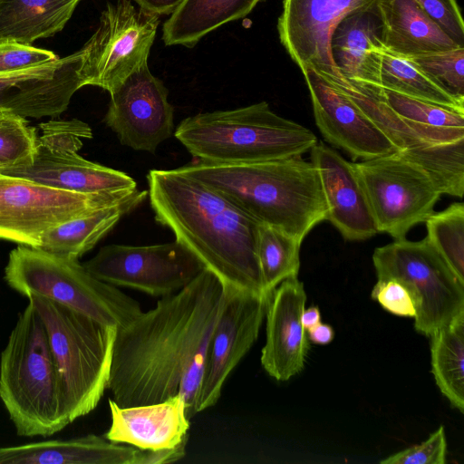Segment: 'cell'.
<instances>
[{"mask_svg": "<svg viewBox=\"0 0 464 464\" xmlns=\"http://www.w3.org/2000/svg\"><path fill=\"white\" fill-rule=\"evenodd\" d=\"M227 290L204 269L179 292L161 297L116 331L108 388L121 407L179 394L189 366H205L213 329Z\"/></svg>", "mask_w": 464, "mask_h": 464, "instance_id": "6da1fadb", "label": "cell"}, {"mask_svg": "<svg viewBox=\"0 0 464 464\" xmlns=\"http://www.w3.org/2000/svg\"><path fill=\"white\" fill-rule=\"evenodd\" d=\"M149 198L156 222L169 228L229 290L267 294L257 258L260 223L220 193L174 169H151Z\"/></svg>", "mask_w": 464, "mask_h": 464, "instance_id": "7a4b0ae2", "label": "cell"}, {"mask_svg": "<svg viewBox=\"0 0 464 464\" xmlns=\"http://www.w3.org/2000/svg\"><path fill=\"white\" fill-rule=\"evenodd\" d=\"M248 213L300 242L326 220L327 207L316 169L302 155L253 163L197 160L176 169Z\"/></svg>", "mask_w": 464, "mask_h": 464, "instance_id": "3957f363", "label": "cell"}, {"mask_svg": "<svg viewBox=\"0 0 464 464\" xmlns=\"http://www.w3.org/2000/svg\"><path fill=\"white\" fill-rule=\"evenodd\" d=\"M174 135L197 160L214 163H253L303 155L318 141L313 131L277 115L266 102L187 117Z\"/></svg>", "mask_w": 464, "mask_h": 464, "instance_id": "277c9868", "label": "cell"}, {"mask_svg": "<svg viewBox=\"0 0 464 464\" xmlns=\"http://www.w3.org/2000/svg\"><path fill=\"white\" fill-rule=\"evenodd\" d=\"M0 398L20 436L48 437L70 423L47 333L30 302L1 353Z\"/></svg>", "mask_w": 464, "mask_h": 464, "instance_id": "5b68a950", "label": "cell"}, {"mask_svg": "<svg viewBox=\"0 0 464 464\" xmlns=\"http://www.w3.org/2000/svg\"><path fill=\"white\" fill-rule=\"evenodd\" d=\"M27 298L44 324L71 423L92 411L108 388L117 328L44 297Z\"/></svg>", "mask_w": 464, "mask_h": 464, "instance_id": "8992f818", "label": "cell"}, {"mask_svg": "<svg viewBox=\"0 0 464 464\" xmlns=\"http://www.w3.org/2000/svg\"><path fill=\"white\" fill-rule=\"evenodd\" d=\"M4 278L26 297H44L117 329L142 312L135 299L95 277L78 259L38 248L18 246L13 249Z\"/></svg>", "mask_w": 464, "mask_h": 464, "instance_id": "52a82bcc", "label": "cell"}, {"mask_svg": "<svg viewBox=\"0 0 464 464\" xmlns=\"http://www.w3.org/2000/svg\"><path fill=\"white\" fill-rule=\"evenodd\" d=\"M378 279H393L410 292L416 309L415 330L430 337L464 313V283L427 237L406 238L375 248Z\"/></svg>", "mask_w": 464, "mask_h": 464, "instance_id": "ba28073f", "label": "cell"}, {"mask_svg": "<svg viewBox=\"0 0 464 464\" xmlns=\"http://www.w3.org/2000/svg\"><path fill=\"white\" fill-rule=\"evenodd\" d=\"M31 163L0 169V173L29 179L51 188L83 194L130 192L137 188L128 174L90 161L78 154L82 139L92 137L91 127L81 121L41 124Z\"/></svg>", "mask_w": 464, "mask_h": 464, "instance_id": "9c48e42d", "label": "cell"}, {"mask_svg": "<svg viewBox=\"0 0 464 464\" xmlns=\"http://www.w3.org/2000/svg\"><path fill=\"white\" fill-rule=\"evenodd\" d=\"M378 232L395 240L434 212L440 197L428 175L399 150L353 163Z\"/></svg>", "mask_w": 464, "mask_h": 464, "instance_id": "30bf717a", "label": "cell"}, {"mask_svg": "<svg viewBox=\"0 0 464 464\" xmlns=\"http://www.w3.org/2000/svg\"><path fill=\"white\" fill-rule=\"evenodd\" d=\"M134 190L83 194L0 173V238L36 248L42 237L50 229L120 202Z\"/></svg>", "mask_w": 464, "mask_h": 464, "instance_id": "8fae6325", "label": "cell"}, {"mask_svg": "<svg viewBox=\"0 0 464 464\" xmlns=\"http://www.w3.org/2000/svg\"><path fill=\"white\" fill-rule=\"evenodd\" d=\"M159 24V15L142 11L130 0L108 3L96 31L82 48L85 85L111 92L148 64Z\"/></svg>", "mask_w": 464, "mask_h": 464, "instance_id": "7c38bea8", "label": "cell"}, {"mask_svg": "<svg viewBox=\"0 0 464 464\" xmlns=\"http://www.w3.org/2000/svg\"><path fill=\"white\" fill-rule=\"evenodd\" d=\"M82 265L103 282L156 297L179 292L205 269L177 240L141 246H104Z\"/></svg>", "mask_w": 464, "mask_h": 464, "instance_id": "4fadbf2b", "label": "cell"}, {"mask_svg": "<svg viewBox=\"0 0 464 464\" xmlns=\"http://www.w3.org/2000/svg\"><path fill=\"white\" fill-rule=\"evenodd\" d=\"M109 92L104 122L122 145L154 153L174 134V109L168 101L169 91L148 64Z\"/></svg>", "mask_w": 464, "mask_h": 464, "instance_id": "5bb4252c", "label": "cell"}, {"mask_svg": "<svg viewBox=\"0 0 464 464\" xmlns=\"http://www.w3.org/2000/svg\"><path fill=\"white\" fill-rule=\"evenodd\" d=\"M386 0H283L277 30L282 45L303 71L314 69L331 82L342 78L330 51L335 25L348 14L377 7Z\"/></svg>", "mask_w": 464, "mask_h": 464, "instance_id": "9a60e30c", "label": "cell"}, {"mask_svg": "<svg viewBox=\"0 0 464 464\" xmlns=\"http://www.w3.org/2000/svg\"><path fill=\"white\" fill-rule=\"evenodd\" d=\"M227 290V298L208 344L197 413L218 401L226 380L256 341L270 298Z\"/></svg>", "mask_w": 464, "mask_h": 464, "instance_id": "2e32d148", "label": "cell"}, {"mask_svg": "<svg viewBox=\"0 0 464 464\" xmlns=\"http://www.w3.org/2000/svg\"><path fill=\"white\" fill-rule=\"evenodd\" d=\"M302 72L316 126L328 142L349 153L353 160H369L398 150L346 93L311 67Z\"/></svg>", "mask_w": 464, "mask_h": 464, "instance_id": "e0dca14e", "label": "cell"}, {"mask_svg": "<svg viewBox=\"0 0 464 464\" xmlns=\"http://www.w3.org/2000/svg\"><path fill=\"white\" fill-rule=\"evenodd\" d=\"M83 51L36 67L0 74V114L40 119L63 112L85 85Z\"/></svg>", "mask_w": 464, "mask_h": 464, "instance_id": "ac0fdd59", "label": "cell"}, {"mask_svg": "<svg viewBox=\"0 0 464 464\" xmlns=\"http://www.w3.org/2000/svg\"><path fill=\"white\" fill-rule=\"evenodd\" d=\"M305 302L304 285L297 277L283 281L270 295L261 364L277 381L289 380L304 366L309 349L302 324Z\"/></svg>", "mask_w": 464, "mask_h": 464, "instance_id": "d6986e66", "label": "cell"}, {"mask_svg": "<svg viewBox=\"0 0 464 464\" xmlns=\"http://www.w3.org/2000/svg\"><path fill=\"white\" fill-rule=\"evenodd\" d=\"M310 155L327 207L326 220L349 241L379 233L354 164L323 142L317 141Z\"/></svg>", "mask_w": 464, "mask_h": 464, "instance_id": "ffe728a7", "label": "cell"}, {"mask_svg": "<svg viewBox=\"0 0 464 464\" xmlns=\"http://www.w3.org/2000/svg\"><path fill=\"white\" fill-rule=\"evenodd\" d=\"M111 425L104 438L140 450L170 449L188 438L189 419L183 399L179 395L165 401L121 407L109 400Z\"/></svg>", "mask_w": 464, "mask_h": 464, "instance_id": "44dd1931", "label": "cell"}, {"mask_svg": "<svg viewBox=\"0 0 464 464\" xmlns=\"http://www.w3.org/2000/svg\"><path fill=\"white\" fill-rule=\"evenodd\" d=\"M378 7V6H377ZM357 10L344 16L330 37L333 62L343 79L380 92L382 22L378 8Z\"/></svg>", "mask_w": 464, "mask_h": 464, "instance_id": "7402d4cb", "label": "cell"}, {"mask_svg": "<svg viewBox=\"0 0 464 464\" xmlns=\"http://www.w3.org/2000/svg\"><path fill=\"white\" fill-rule=\"evenodd\" d=\"M377 8L382 46L395 54L411 58L462 47L414 0H386Z\"/></svg>", "mask_w": 464, "mask_h": 464, "instance_id": "603a6c76", "label": "cell"}, {"mask_svg": "<svg viewBox=\"0 0 464 464\" xmlns=\"http://www.w3.org/2000/svg\"><path fill=\"white\" fill-rule=\"evenodd\" d=\"M137 448L90 434L0 448V464H134Z\"/></svg>", "mask_w": 464, "mask_h": 464, "instance_id": "cb8c5ba5", "label": "cell"}, {"mask_svg": "<svg viewBox=\"0 0 464 464\" xmlns=\"http://www.w3.org/2000/svg\"><path fill=\"white\" fill-rule=\"evenodd\" d=\"M147 195V190L136 188L120 202L65 221L47 231L36 248L78 259L111 232L125 215L138 208Z\"/></svg>", "mask_w": 464, "mask_h": 464, "instance_id": "d4e9b609", "label": "cell"}, {"mask_svg": "<svg viewBox=\"0 0 464 464\" xmlns=\"http://www.w3.org/2000/svg\"><path fill=\"white\" fill-rule=\"evenodd\" d=\"M262 0H183L166 20L162 40L167 46L193 48L219 26L246 16Z\"/></svg>", "mask_w": 464, "mask_h": 464, "instance_id": "484cf974", "label": "cell"}, {"mask_svg": "<svg viewBox=\"0 0 464 464\" xmlns=\"http://www.w3.org/2000/svg\"><path fill=\"white\" fill-rule=\"evenodd\" d=\"M81 0H0V43L30 44L62 31Z\"/></svg>", "mask_w": 464, "mask_h": 464, "instance_id": "4316f807", "label": "cell"}, {"mask_svg": "<svg viewBox=\"0 0 464 464\" xmlns=\"http://www.w3.org/2000/svg\"><path fill=\"white\" fill-rule=\"evenodd\" d=\"M431 372L451 406L464 412V313L430 336Z\"/></svg>", "mask_w": 464, "mask_h": 464, "instance_id": "83f0119b", "label": "cell"}, {"mask_svg": "<svg viewBox=\"0 0 464 464\" xmlns=\"http://www.w3.org/2000/svg\"><path fill=\"white\" fill-rule=\"evenodd\" d=\"M379 54L382 89L464 112V101L454 97L433 82L409 58L395 54L384 47L379 48Z\"/></svg>", "mask_w": 464, "mask_h": 464, "instance_id": "f1b7e54d", "label": "cell"}, {"mask_svg": "<svg viewBox=\"0 0 464 464\" xmlns=\"http://www.w3.org/2000/svg\"><path fill=\"white\" fill-rule=\"evenodd\" d=\"M380 97L401 119L417 124L431 143L464 139V112L382 89Z\"/></svg>", "mask_w": 464, "mask_h": 464, "instance_id": "f546056e", "label": "cell"}, {"mask_svg": "<svg viewBox=\"0 0 464 464\" xmlns=\"http://www.w3.org/2000/svg\"><path fill=\"white\" fill-rule=\"evenodd\" d=\"M399 151L428 175L440 194L463 197L464 139Z\"/></svg>", "mask_w": 464, "mask_h": 464, "instance_id": "4dcf8cb0", "label": "cell"}, {"mask_svg": "<svg viewBox=\"0 0 464 464\" xmlns=\"http://www.w3.org/2000/svg\"><path fill=\"white\" fill-rule=\"evenodd\" d=\"M301 243L278 227L260 223L256 252L267 294L283 281L297 277Z\"/></svg>", "mask_w": 464, "mask_h": 464, "instance_id": "1f68e13d", "label": "cell"}, {"mask_svg": "<svg viewBox=\"0 0 464 464\" xmlns=\"http://www.w3.org/2000/svg\"><path fill=\"white\" fill-rule=\"evenodd\" d=\"M344 93L392 140L398 150L412 149L430 142L422 139L410 122L398 116L380 97V92L360 87L344 79L332 82Z\"/></svg>", "mask_w": 464, "mask_h": 464, "instance_id": "d6a6232c", "label": "cell"}, {"mask_svg": "<svg viewBox=\"0 0 464 464\" xmlns=\"http://www.w3.org/2000/svg\"><path fill=\"white\" fill-rule=\"evenodd\" d=\"M427 238L464 283V204L454 202L426 220Z\"/></svg>", "mask_w": 464, "mask_h": 464, "instance_id": "836d02e7", "label": "cell"}, {"mask_svg": "<svg viewBox=\"0 0 464 464\" xmlns=\"http://www.w3.org/2000/svg\"><path fill=\"white\" fill-rule=\"evenodd\" d=\"M35 128L13 114H0V169L32 162L37 146Z\"/></svg>", "mask_w": 464, "mask_h": 464, "instance_id": "e575fe53", "label": "cell"}, {"mask_svg": "<svg viewBox=\"0 0 464 464\" xmlns=\"http://www.w3.org/2000/svg\"><path fill=\"white\" fill-rule=\"evenodd\" d=\"M433 82L464 101V47L409 58Z\"/></svg>", "mask_w": 464, "mask_h": 464, "instance_id": "d590c367", "label": "cell"}, {"mask_svg": "<svg viewBox=\"0 0 464 464\" xmlns=\"http://www.w3.org/2000/svg\"><path fill=\"white\" fill-rule=\"evenodd\" d=\"M447 440L445 430L440 426L428 440L405 449L381 461L382 464H444Z\"/></svg>", "mask_w": 464, "mask_h": 464, "instance_id": "8d00e7d4", "label": "cell"}, {"mask_svg": "<svg viewBox=\"0 0 464 464\" xmlns=\"http://www.w3.org/2000/svg\"><path fill=\"white\" fill-rule=\"evenodd\" d=\"M59 57L52 51L16 42L0 43V74L48 63Z\"/></svg>", "mask_w": 464, "mask_h": 464, "instance_id": "74e56055", "label": "cell"}, {"mask_svg": "<svg viewBox=\"0 0 464 464\" xmlns=\"http://www.w3.org/2000/svg\"><path fill=\"white\" fill-rule=\"evenodd\" d=\"M453 41L464 47V24L457 0H414Z\"/></svg>", "mask_w": 464, "mask_h": 464, "instance_id": "f35d334b", "label": "cell"}, {"mask_svg": "<svg viewBox=\"0 0 464 464\" xmlns=\"http://www.w3.org/2000/svg\"><path fill=\"white\" fill-rule=\"evenodd\" d=\"M371 296L388 312L400 315L414 317L416 314L412 297L407 288L393 279H378Z\"/></svg>", "mask_w": 464, "mask_h": 464, "instance_id": "ab89813d", "label": "cell"}, {"mask_svg": "<svg viewBox=\"0 0 464 464\" xmlns=\"http://www.w3.org/2000/svg\"><path fill=\"white\" fill-rule=\"evenodd\" d=\"M188 439L170 449L159 450H144L137 449L134 464L172 463L181 459L186 454Z\"/></svg>", "mask_w": 464, "mask_h": 464, "instance_id": "60d3db41", "label": "cell"}, {"mask_svg": "<svg viewBox=\"0 0 464 464\" xmlns=\"http://www.w3.org/2000/svg\"><path fill=\"white\" fill-rule=\"evenodd\" d=\"M142 11L156 14H171L183 0H133Z\"/></svg>", "mask_w": 464, "mask_h": 464, "instance_id": "b9f144b4", "label": "cell"}, {"mask_svg": "<svg viewBox=\"0 0 464 464\" xmlns=\"http://www.w3.org/2000/svg\"><path fill=\"white\" fill-rule=\"evenodd\" d=\"M334 336L333 328L326 324L319 323L307 330V337L316 344H327L332 342Z\"/></svg>", "mask_w": 464, "mask_h": 464, "instance_id": "7bdbcfd3", "label": "cell"}, {"mask_svg": "<svg viewBox=\"0 0 464 464\" xmlns=\"http://www.w3.org/2000/svg\"><path fill=\"white\" fill-rule=\"evenodd\" d=\"M319 323H321V314L320 310L317 307L311 306L303 311L302 324L306 331L315 326Z\"/></svg>", "mask_w": 464, "mask_h": 464, "instance_id": "ee69618b", "label": "cell"}]
</instances>
